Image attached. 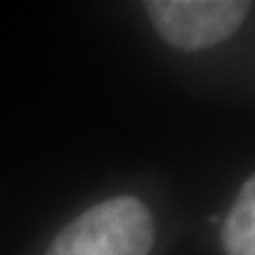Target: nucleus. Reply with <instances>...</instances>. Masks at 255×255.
Segmentation results:
<instances>
[{
    "label": "nucleus",
    "mask_w": 255,
    "mask_h": 255,
    "mask_svg": "<svg viewBox=\"0 0 255 255\" xmlns=\"http://www.w3.org/2000/svg\"><path fill=\"white\" fill-rule=\"evenodd\" d=\"M154 222L135 196L107 199L69 222L47 255H149Z\"/></svg>",
    "instance_id": "nucleus-1"
},
{
    "label": "nucleus",
    "mask_w": 255,
    "mask_h": 255,
    "mask_svg": "<svg viewBox=\"0 0 255 255\" xmlns=\"http://www.w3.org/2000/svg\"><path fill=\"white\" fill-rule=\"evenodd\" d=\"M251 2L239 0H151L146 14L165 43L203 50L227 40L246 19Z\"/></svg>",
    "instance_id": "nucleus-2"
},
{
    "label": "nucleus",
    "mask_w": 255,
    "mask_h": 255,
    "mask_svg": "<svg viewBox=\"0 0 255 255\" xmlns=\"http://www.w3.org/2000/svg\"><path fill=\"white\" fill-rule=\"evenodd\" d=\"M227 255H255V175H251L222 225Z\"/></svg>",
    "instance_id": "nucleus-3"
}]
</instances>
